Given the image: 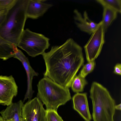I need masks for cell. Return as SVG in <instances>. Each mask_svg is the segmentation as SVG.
Masks as SVG:
<instances>
[{
    "instance_id": "cell-1",
    "label": "cell",
    "mask_w": 121,
    "mask_h": 121,
    "mask_svg": "<svg viewBox=\"0 0 121 121\" xmlns=\"http://www.w3.org/2000/svg\"><path fill=\"white\" fill-rule=\"evenodd\" d=\"M42 55L46 67L44 77L65 87H71L84 63L82 47L69 38L61 45L53 46L50 51Z\"/></svg>"
},
{
    "instance_id": "cell-2",
    "label": "cell",
    "mask_w": 121,
    "mask_h": 121,
    "mask_svg": "<svg viewBox=\"0 0 121 121\" xmlns=\"http://www.w3.org/2000/svg\"><path fill=\"white\" fill-rule=\"evenodd\" d=\"M28 0H17L15 4L0 18V36L17 46L24 30Z\"/></svg>"
},
{
    "instance_id": "cell-3",
    "label": "cell",
    "mask_w": 121,
    "mask_h": 121,
    "mask_svg": "<svg viewBox=\"0 0 121 121\" xmlns=\"http://www.w3.org/2000/svg\"><path fill=\"white\" fill-rule=\"evenodd\" d=\"M37 86V97L45 105L46 110L57 111L59 106L65 104L71 99L68 88L47 77L41 79Z\"/></svg>"
},
{
    "instance_id": "cell-4",
    "label": "cell",
    "mask_w": 121,
    "mask_h": 121,
    "mask_svg": "<svg viewBox=\"0 0 121 121\" xmlns=\"http://www.w3.org/2000/svg\"><path fill=\"white\" fill-rule=\"evenodd\" d=\"M90 93L93 121H114L115 102L107 90L100 84L94 82Z\"/></svg>"
},
{
    "instance_id": "cell-5",
    "label": "cell",
    "mask_w": 121,
    "mask_h": 121,
    "mask_svg": "<svg viewBox=\"0 0 121 121\" xmlns=\"http://www.w3.org/2000/svg\"><path fill=\"white\" fill-rule=\"evenodd\" d=\"M49 39L43 35L33 32L28 29L24 30L17 46L30 56L35 57L42 55L50 45Z\"/></svg>"
},
{
    "instance_id": "cell-6",
    "label": "cell",
    "mask_w": 121,
    "mask_h": 121,
    "mask_svg": "<svg viewBox=\"0 0 121 121\" xmlns=\"http://www.w3.org/2000/svg\"><path fill=\"white\" fill-rule=\"evenodd\" d=\"M105 32L101 21L100 24L92 34L84 46L86 59L88 62L94 61L100 53L105 42Z\"/></svg>"
},
{
    "instance_id": "cell-7",
    "label": "cell",
    "mask_w": 121,
    "mask_h": 121,
    "mask_svg": "<svg viewBox=\"0 0 121 121\" xmlns=\"http://www.w3.org/2000/svg\"><path fill=\"white\" fill-rule=\"evenodd\" d=\"M22 115L25 121H47L46 110L37 97L29 100L23 105Z\"/></svg>"
},
{
    "instance_id": "cell-8",
    "label": "cell",
    "mask_w": 121,
    "mask_h": 121,
    "mask_svg": "<svg viewBox=\"0 0 121 121\" xmlns=\"http://www.w3.org/2000/svg\"><path fill=\"white\" fill-rule=\"evenodd\" d=\"M18 86L13 76L0 75V104L8 106L17 95Z\"/></svg>"
},
{
    "instance_id": "cell-9",
    "label": "cell",
    "mask_w": 121,
    "mask_h": 121,
    "mask_svg": "<svg viewBox=\"0 0 121 121\" xmlns=\"http://www.w3.org/2000/svg\"><path fill=\"white\" fill-rule=\"evenodd\" d=\"M13 58L19 60L22 63L26 73L27 77V88L23 100H29L32 98L34 91L32 87V81L34 77L37 76L38 73L32 68L27 58L21 51L18 49Z\"/></svg>"
},
{
    "instance_id": "cell-10",
    "label": "cell",
    "mask_w": 121,
    "mask_h": 121,
    "mask_svg": "<svg viewBox=\"0 0 121 121\" xmlns=\"http://www.w3.org/2000/svg\"><path fill=\"white\" fill-rule=\"evenodd\" d=\"M73 108L85 121H91L92 117L90 112L86 93H77L72 98Z\"/></svg>"
},
{
    "instance_id": "cell-11",
    "label": "cell",
    "mask_w": 121,
    "mask_h": 121,
    "mask_svg": "<svg viewBox=\"0 0 121 121\" xmlns=\"http://www.w3.org/2000/svg\"><path fill=\"white\" fill-rule=\"evenodd\" d=\"M43 0H29L26 12L27 18L36 19L42 16L52 6Z\"/></svg>"
},
{
    "instance_id": "cell-12",
    "label": "cell",
    "mask_w": 121,
    "mask_h": 121,
    "mask_svg": "<svg viewBox=\"0 0 121 121\" xmlns=\"http://www.w3.org/2000/svg\"><path fill=\"white\" fill-rule=\"evenodd\" d=\"M74 19L78 27L82 31L89 34H92L97 29L101 23V21L96 23L89 19L86 11L83 16L77 9L74 11Z\"/></svg>"
},
{
    "instance_id": "cell-13",
    "label": "cell",
    "mask_w": 121,
    "mask_h": 121,
    "mask_svg": "<svg viewBox=\"0 0 121 121\" xmlns=\"http://www.w3.org/2000/svg\"><path fill=\"white\" fill-rule=\"evenodd\" d=\"M23 105V102L20 100L8 106L5 109L0 112L4 120L25 121L22 115Z\"/></svg>"
},
{
    "instance_id": "cell-14",
    "label": "cell",
    "mask_w": 121,
    "mask_h": 121,
    "mask_svg": "<svg viewBox=\"0 0 121 121\" xmlns=\"http://www.w3.org/2000/svg\"><path fill=\"white\" fill-rule=\"evenodd\" d=\"M17 46L5 40L0 36V59L6 60L13 57Z\"/></svg>"
},
{
    "instance_id": "cell-15",
    "label": "cell",
    "mask_w": 121,
    "mask_h": 121,
    "mask_svg": "<svg viewBox=\"0 0 121 121\" xmlns=\"http://www.w3.org/2000/svg\"><path fill=\"white\" fill-rule=\"evenodd\" d=\"M102 20L101 21L105 32L112 22L116 18L117 12L111 8L104 7Z\"/></svg>"
},
{
    "instance_id": "cell-16",
    "label": "cell",
    "mask_w": 121,
    "mask_h": 121,
    "mask_svg": "<svg viewBox=\"0 0 121 121\" xmlns=\"http://www.w3.org/2000/svg\"><path fill=\"white\" fill-rule=\"evenodd\" d=\"M87 82L85 78L82 77L79 74L76 75L72 82L71 86L73 91L77 93L82 92Z\"/></svg>"
},
{
    "instance_id": "cell-17",
    "label": "cell",
    "mask_w": 121,
    "mask_h": 121,
    "mask_svg": "<svg viewBox=\"0 0 121 121\" xmlns=\"http://www.w3.org/2000/svg\"><path fill=\"white\" fill-rule=\"evenodd\" d=\"M96 1L103 7H108L115 10L117 13H121V0H97Z\"/></svg>"
},
{
    "instance_id": "cell-18",
    "label": "cell",
    "mask_w": 121,
    "mask_h": 121,
    "mask_svg": "<svg viewBox=\"0 0 121 121\" xmlns=\"http://www.w3.org/2000/svg\"><path fill=\"white\" fill-rule=\"evenodd\" d=\"M95 63L94 61H91L84 65L79 74L82 77L85 78L89 73L94 69Z\"/></svg>"
},
{
    "instance_id": "cell-19",
    "label": "cell",
    "mask_w": 121,
    "mask_h": 121,
    "mask_svg": "<svg viewBox=\"0 0 121 121\" xmlns=\"http://www.w3.org/2000/svg\"><path fill=\"white\" fill-rule=\"evenodd\" d=\"M47 121H64L57 111L46 110Z\"/></svg>"
},
{
    "instance_id": "cell-20",
    "label": "cell",
    "mask_w": 121,
    "mask_h": 121,
    "mask_svg": "<svg viewBox=\"0 0 121 121\" xmlns=\"http://www.w3.org/2000/svg\"><path fill=\"white\" fill-rule=\"evenodd\" d=\"M17 0H0V9L8 10L16 3Z\"/></svg>"
},
{
    "instance_id": "cell-21",
    "label": "cell",
    "mask_w": 121,
    "mask_h": 121,
    "mask_svg": "<svg viewBox=\"0 0 121 121\" xmlns=\"http://www.w3.org/2000/svg\"><path fill=\"white\" fill-rule=\"evenodd\" d=\"M114 73L119 75L121 74V65L120 64H117L114 67Z\"/></svg>"
},
{
    "instance_id": "cell-22",
    "label": "cell",
    "mask_w": 121,
    "mask_h": 121,
    "mask_svg": "<svg viewBox=\"0 0 121 121\" xmlns=\"http://www.w3.org/2000/svg\"><path fill=\"white\" fill-rule=\"evenodd\" d=\"M8 10L0 9V18L2 16L6 13Z\"/></svg>"
},
{
    "instance_id": "cell-23",
    "label": "cell",
    "mask_w": 121,
    "mask_h": 121,
    "mask_svg": "<svg viewBox=\"0 0 121 121\" xmlns=\"http://www.w3.org/2000/svg\"><path fill=\"white\" fill-rule=\"evenodd\" d=\"M121 104H120L118 105H115V110H121Z\"/></svg>"
},
{
    "instance_id": "cell-24",
    "label": "cell",
    "mask_w": 121,
    "mask_h": 121,
    "mask_svg": "<svg viewBox=\"0 0 121 121\" xmlns=\"http://www.w3.org/2000/svg\"><path fill=\"white\" fill-rule=\"evenodd\" d=\"M0 121H4L3 118L1 116H0Z\"/></svg>"
},
{
    "instance_id": "cell-25",
    "label": "cell",
    "mask_w": 121,
    "mask_h": 121,
    "mask_svg": "<svg viewBox=\"0 0 121 121\" xmlns=\"http://www.w3.org/2000/svg\"><path fill=\"white\" fill-rule=\"evenodd\" d=\"M4 121H11L9 120H7Z\"/></svg>"
}]
</instances>
